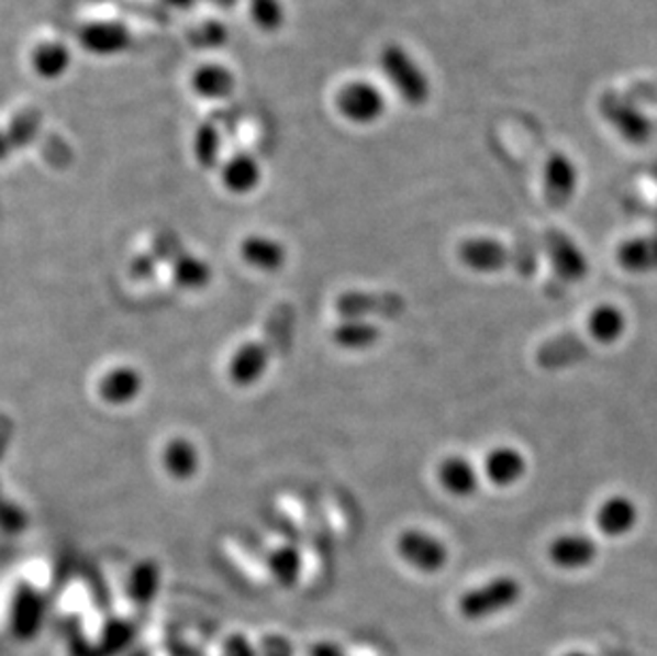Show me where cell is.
Returning a JSON list of instances; mask_svg holds the SVG:
<instances>
[{
	"label": "cell",
	"instance_id": "obj_32",
	"mask_svg": "<svg viewBox=\"0 0 657 656\" xmlns=\"http://www.w3.org/2000/svg\"><path fill=\"white\" fill-rule=\"evenodd\" d=\"M26 526H29L26 512L0 490V531L7 535H20Z\"/></svg>",
	"mask_w": 657,
	"mask_h": 656
},
{
	"label": "cell",
	"instance_id": "obj_7",
	"mask_svg": "<svg viewBox=\"0 0 657 656\" xmlns=\"http://www.w3.org/2000/svg\"><path fill=\"white\" fill-rule=\"evenodd\" d=\"M43 619H45L43 597L33 587L22 585L13 592L11 608H9V629H11V633L18 640L29 642L43 626Z\"/></svg>",
	"mask_w": 657,
	"mask_h": 656
},
{
	"label": "cell",
	"instance_id": "obj_29",
	"mask_svg": "<svg viewBox=\"0 0 657 656\" xmlns=\"http://www.w3.org/2000/svg\"><path fill=\"white\" fill-rule=\"evenodd\" d=\"M172 277L186 290H200L209 286L213 271L204 260L181 252L177 258H172Z\"/></svg>",
	"mask_w": 657,
	"mask_h": 656
},
{
	"label": "cell",
	"instance_id": "obj_21",
	"mask_svg": "<svg viewBox=\"0 0 657 656\" xmlns=\"http://www.w3.org/2000/svg\"><path fill=\"white\" fill-rule=\"evenodd\" d=\"M163 467H165L166 474L175 480L194 478L198 467H200L197 446L186 437L170 440L163 449Z\"/></svg>",
	"mask_w": 657,
	"mask_h": 656
},
{
	"label": "cell",
	"instance_id": "obj_23",
	"mask_svg": "<svg viewBox=\"0 0 657 656\" xmlns=\"http://www.w3.org/2000/svg\"><path fill=\"white\" fill-rule=\"evenodd\" d=\"M588 331L595 344L609 346V344L620 342L625 333L624 311L615 305L595 308L588 318Z\"/></svg>",
	"mask_w": 657,
	"mask_h": 656
},
{
	"label": "cell",
	"instance_id": "obj_39",
	"mask_svg": "<svg viewBox=\"0 0 657 656\" xmlns=\"http://www.w3.org/2000/svg\"><path fill=\"white\" fill-rule=\"evenodd\" d=\"M9 147H11V141L4 137L2 133H0V160L7 156V152H9Z\"/></svg>",
	"mask_w": 657,
	"mask_h": 656
},
{
	"label": "cell",
	"instance_id": "obj_27",
	"mask_svg": "<svg viewBox=\"0 0 657 656\" xmlns=\"http://www.w3.org/2000/svg\"><path fill=\"white\" fill-rule=\"evenodd\" d=\"M249 22L266 35L279 33L288 22V7L283 0H247Z\"/></svg>",
	"mask_w": 657,
	"mask_h": 656
},
{
	"label": "cell",
	"instance_id": "obj_34",
	"mask_svg": "<svg viewBox=\"0 0 657 656\" xmlns=\"http://www.w3.org/2000/svg\"><path fill=\"white\" fill-rule=\"evenodd\" d=\"M224 656H258L256 648L247 642L243 635H231V640L224 646Z\"/></svg>",
	"mask_w": 657,
	"mask_h": 656
},
{
	"label": "cell",
	"instance_id": "obj_28",
	"mask_svg": "<svg viewBox=\"0 0 657 656\" xmlns=\"http://www.w3.org/2000/svg\"><path fill=\"white\" fill-rule=\"evenodd\" d=\"M332 340L336 346L345 349H366L381 340V331L379 326L366 320H345L338 326H334Z\"/></svg>",
	"mask_w": 657,
	"mask_h": 656
},
{
	"label": "cell",
	"instance_id": "obj_6",
	"mask_svg": "<svg viewBox=\"0 0 657 656\" xmlns=\"http://www.w3.org/2000/svg\"><path fill=\"white\" fill-rule=\"evenodd\" d=\"M543 188H545V201L552 208H566L579 188L577 165L561 152L552 154L545 163Z\"/></svg>",
	"mask_w": 657,
	"mask_h": 656
},
{
	"label": "cell",
	"instance_id": "obj_5",
	"mask_svg": "<svg viewBox=\"0 0 657 656\" xmlns=\"http://www.w3.org/2000/svg\"><path fill=\"white\" fill-rule=\"evenodd\" d=\"M77 43L86 54L94 58H115L131 49L134 35L124 22L100 20L79 29Z\"/></svg>",
	"mask_w": 657,
	"mask_h": 656
},
{
	"label": "cell",
	"instance_id": "obj_26",
	"mask_svg": "<svg viewBox=\"0 0 657 656\" xmlns=\"http://www.w3.org/2000/svg\"><path fill=\"white\" fill-rule=\"evenodd\" d=\"M586 354H588V346L579 337L561 335L543 346V349L538 352V363L543 367L558 369V367H568L572 363H579L581 358H586Z\"/></svg>",
	"mask_w": 657,
	"mask_h": 656
},
{
	"label": "cell",
	"instance_id": "obj_12",
	"mask_svg": "<svg viewBox=\"0 0 657 656\" xmlns=\"http://www.w3.org/2000/svg\"><path fill=\"white\" fill-rule=\"evenodd\" d=\"M270 356H272V352L266 344H260V342L243 344L232 354L231 363H229V378L232 383L241 386V388L258 383L268 369Z\"/></svg>",
	"mask_w": 657,
	"mask_h": 656
},
{
	"label": "cell",
	"instance_id": "obj_9",
	"mask_svg": "<svg viewBox=\"0 0 657 656\" xmlns=\"http://www.w3.org/2000/svg\"><path fill=\"white\" fill-rule=\"evenodd\" d=\"M190 88L202 101L222 103L236 92V75L224 63H202L190 75Z\"/></svg>",
	"mask_w": 657,
	"mask_h": 656
},
{
	"label": "cell",
	"instance_id": "obj_31",
	"mask_svg": "<svg viewBox=\"0 0 657 656\" xmlns=\"http://www.w3.org/2000/svg\"><path fill=\"white\" fill-rule=\"evenodd\" d=\"M292 326H294V311L290 305H281L272 311V315L268 318V344L272 352L275 340H279V347L281 352H286V347L290 344V335H292Z\"/></svg>",
	"mask_w": 657,
	"mask_h": 656
},
{
	"label": "cell",
	"instance_id": "obj_38",
	"mask_svg": "<svg viewBox=\"0 0 657 656\" xmlns=\"http://www.w3.org/2000/svg\"><path fill=\"white\" fill-rule=\"evenodd\" d=\"M168 7H175V9H181V11H186V9H192V7H197L200 0H165Z\"/></svg>",
	"mask_w": 657,
	"mask_h": 656
},
{
	"label": "cell",
	"instance_id": "obj_8",
	"mask_svg": "<svg viewBox=\"0 0 657 656\" xmlns=\"http://www.w3.org/2000/svg\"><path fill=\"white\" fill-rule=\"evenodd\" d=\"M458 256L468 269L477 274H498L513 265L511 249L492 237H472L461 242Z\"/></svg>",
	"mask_w": 657,
	"mask_h": 656
},
{
	"label": "cell",
	"instance_id": "obj_3",
	"mask_svg": "<svg viewBox=\"0 0 657 656\" xmlns=\"http://www.w3.org/2000/svg\"><path fill=\"white\" fill-rule=\"evenodd\" d=\"M524 588L522 585L511 578V576H500L486 582L483 587L472 588L466 594H461L460 614L468 621H481L488 616H495L504 610H511L517 605L522 599Z\"/></svg>",
	"mask_w": 657,
	"mask_h": 656
},
{
	"label": "cell",
	"instance_id": "obj_1",
	"mask_svg": "<svg viewBox=\"0 0 657 656\" xmlns=\"http://www.w3.org/2000/svg\"><path fill=\"white\" fill-rule=\"evenodd\" d=\"M379 69L396 97L409 107H424L432 97V81L413 54L400 43H388L379 52Z\"/></svg>",
	"mask_w": 657,
	"mask_h": 656
},
{
	"label": "cell",
	"instance_id": "obj_2",
	"mask_svg": "<svg viewBox=\"0 0 657 656\" xmlns=\"http://www.w3.org/2000/svg\"><path fill=\"white\" fill-rule=\"evenodd\" d=\"M334 109L354 126H372L386 118L388 97L368 79H349L336 90Z\"/></svg>",
	"mask_w": 657,
	"mask_h": 656
},
{
	"label": "cell",
	"instance_id": "obj_20",
	"mask_svg": "<svg viewBox=\"0 0 657 656\" xmlns=\"http://www.w3.org/2000/svg\"><path fill=\"white\" fill-rule=\"evenodd\" d=\"M547 243H549V254H552L554 267L566 281H579L588 274V260H586L583 252L566 235L552 233L547 237Z\"/></svg>",
	"mask_w": 657,
	"mask_h": 656
},
{
	"label": "cell",
	"instance_id": "obj_33",
	"mask_svg": "<svg viewBox=\"0 0 657 656\" xmlns=\"http://www.w3.org/2000/svg\"><path fill=\"white\" fill-rule=\"evenodd\" d=\"M194 41L200 47H222L229 41V31L222 22H204L197 33H194Z\"/></svg>",
	"mask_w": 657,
	"mask_h": 656
},
{
	"label": "cell",
	"instance_id": "obj_14",
	"mask_svg": "<svg viewBox=\"0 0 657 656\" xmlns=\"http://www.w3.org/2000/svg\"><path fill=\"white\" fill-rule=\"evenodd\" d=\"M143 376L138 369L132 367H115L111 371H107L99 381L100 399L107 405H131L136 401V397L143 392Z\"/></svg>",
	"mask_w": 657,
	"mask_h": 656
},
{
	"label": "cell",
	"instance_id": "obj_22",
	"mask_svg": "<svg viewBox=\"0 0 657 656\" xmlns=\"http://www.w3.org/2000/svg\"><path fill=\"white\" fill-rule=\"evenodd\" d=\"M224 135L213 122H202L192 137V154L200 169H220Z\"/></svg>",
	"mask_w": 657,
	"mask_h": 656
},
{
	"label": "cell",
	"instance_id": "obj_10",
	"mask_svg": "<svg viewBox=\"0 0 657 656\" xmlns=\"http://www.w3.org/2000/svg\"><path fill=\"white\" fill-rule=\"evenodd\" d=\"M404 310V301L388 292H345L336 299V311L347 320H364L366 315L396 318Z\"/></svg>",
	"mask_w": 657,
	"mask_h": 656
},
{
	"label": "cell",
	"instance_id": "obj_35",
	"mask_svg": "<svg viewBox=\"0 0 657 656\" xmlns=\"http://www.w3.org/2000/svg\"><path fill=\"white\" fill-rule=\"evenodd\" d=\"M13 431H15L13 420L7 414H0V460L4 458L7 448H9L11 440H13Z\"/></svg>",
	"mask_w": 657,
	"mask_h": 656
},
{
	"label": "cell",
	"instance_id": "obj_18",
	"mask_svg": "<svg viewBox=\"0 0 657 656\" xmlns=\"http://www.w3.org/2000/svg\"><path fill=\"white\" fill-rule=\"evenodd\" d=\"M526 469L524 454L515 448H506V446L492 449L483 463L486 478L500 488L520 482L526 476Z\"/></svg>",
	"mask_w": 657,
	"mask_h": 656
},
{
	"label": "cell",
	"instance_id": "obj_36",
	"mask_svg": "<svg viewBox=\"0 0 657 656\" xmlns=\"http://www.w3.org/2000/svg\"><path fill=\"white\" fill-rule=\"evenodd\" d=\"M152 271H154V258H149V256H141V258H136L134 265H132V274H134V276H149Z\"/></svg>",
	"mask_w": 657,
	"mask_h": 656
},
{
	"label": "cell",
	"instance_id": "obj_30",
	"mask_svg": "<svg viewBox=\"0 0 657 656\" xmlns=\"http://www.w3.org/2000/svg\"><path fill=\"white\" fill-rule=\"evenodd\" d=\"M300 567H302V560H300V554L294 546H281L268 554V571L281 587L290 588L292 585H297Z\"/></svg>",
	"mask_w": 657,
	"mask_h": 656
},
{
	"label": "cell",
	"instance_id": "obj_24",
	"mask_svg": "<svg viewBox=\"0 0 657 656\" xmlns=\"http://www.w3.org/2000/svg\"><path fill=\"white\" fill-rule=\"evenodd\" d=\"M129 597L136 605H149L160 590V567L154 560H141L129 576Z\"/></svg>",
	"mask_w": 657,
	"mask_h": 656
},
{
	"label": "cell",
	"instance_id": "obj_37",
	"mask_svg": "<svg viewBox=\"0 0 657 656\" xmlns=\"http://www.w3.org/2000/svg\"><path fill=\"white\" fill-rule=\"evenodd\" d=\"M311 656H345L343 655V651L338 648V646H334V644H330V642H322V644H318L313 651H311Z\"/></svg>",
	"mask_w": 657,
	"mask_h": 656
},
{
	"label": "cell",
	"instance_id": "obj_40",
	"mask_svg": "<svg viewBox=\"0 0 657 656\" xmlns=\"http://www.w3.org/2000/svg\"><path fill=\"white\" fill-rule=\"evenodd\" d=\"M564 656H590V655H586V653H568V655H564Z\"/></svg>",
	"mask_w": 657,
	"mask_h": 656
},
{
	"label": "cell",
	"instance_id": "obj_16",
	"mask_svg": "<svg viewBox=\"0 0 657 656\" xmlns=\"http://www.w3.org/2000/svg\"><path fill=\"white\" fill-rule=\"evenodd\" d=\"M595 556H598V546L586 535H561L549 546V558L554 560V565L568 571L592 565Z\"/></svg>",
	"mask_w": 657,
	"mask_h": 656
},
{
	"label": "cell",
	"instance_id": "obj_4",
	"mask_svg": "<svg viewBox=\"0 0 657 656\" xmlns=\"http://www.w3.org/2000/svg\"><path fill=\"white\" fill-rule=\"evenodd\" d=\"M398 556L420 574H438L449 560L447 546L426 531L409 529L396 542Z\"/></svg>",
	"mask_w": 657,
	"mask_h": 656
},
{
	"label": "cell",
	"instance_id": "obj_19",
	"mask_svg": "<svg viewBox=\"0 0 657 656\" xmlns=\"http://www.w3.org/2000/svg\"><path fill=\"white\" fill-rule=\"evenodd\" d=\"M438 482L454 497H470L479 488V476L464 456H449L438 465Z\"/></svg>",
	"mask_w": 657,
	"mask_h": 656
},
{
	"label": "cell",
	"instance_id": "obj_15",
	"mask_svg": "<svg viewBox=\"0 0 657 656\" xmlns=\"http://www.w3.org/2000/svg\"><path fill=\"white\" fill-rule=\"evenodd\" d=\"M638 522V508L627 497L606 499L595 514V524L606 537H624Z\"/></svg>",
	"mask_w": 657,
	"mask_h": 656
},
{
	"label": "cell",
	"instance_id": "obj_11",
	"mask_svg": "<svg viewBox=\"0 0 657 656\" xmlns=\"http://www.w3.org/2000/svg\"><path fill=\"white\" fill-rule=\"evenodd\" d=\"M263 177L260 160L249 152H236L226 160H222V165H220L222 186L236 197H245V194H252L254 190H258L263 184Z\"/></svg>",
	"mask_w": 657,
	"mask_h": 656
},
{
	"label": "cell",
	"instance_id": "obj_13",
	"mask_svg": "<svg viewBox=\"0 0 657 656\" xmlns=\"http://www.w3.org/2000/svg\"><path fill=\"white\" fill-rule=\"evenodd\" d=\"M31 69L43 81H60L73 69V52L63 41H41L31 52Z\"/></svg>",
	"mask_w": 657,
	"mask_h": 656
},
{
	"label": "cell",
	"instance_id": "obj_17",
	"mask_svg": "<svg viewBox=\"0 0 657 656\" xmlns=\"http://www.w3.org/2000/svg\"><path fill=\"white\" fill-rule=\"evenodd\" d=\"M241 258L264 274H275L286 265V247L266 235H249L241 242Z\"/></svg>",
	"mask_w": 657,
	"mask_h": 656
},
{
	"label": "cell",
	"instance_id": "obj_25",
	"mask_svg": "<svg viewBox=\"0 0 657 656\" xmlns=\"http://www.w3.org/2000/svg\"><path fill=\"white\" fill-rule=\"evenodd\" d=\"M617 260L630 274H649L657 269V240L656 237H641L625 242L620 252Z\"/></svg>",
	"mask_w": 657,
	"mask_h": 656
}]
</instances>
